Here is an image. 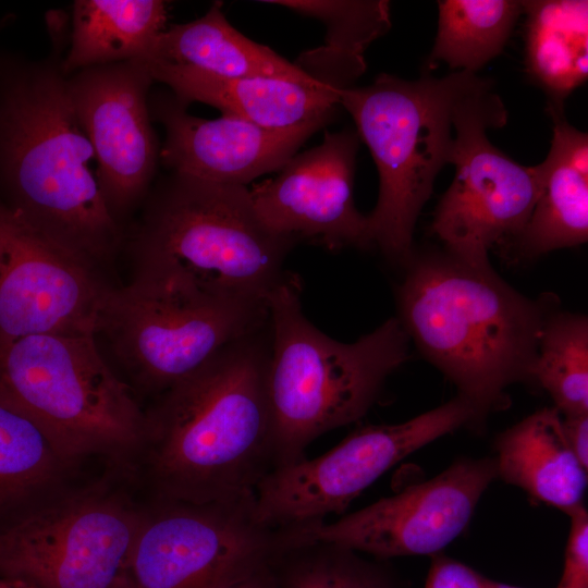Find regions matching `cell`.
I'll return each instance as SVG.
<instances>
[{
	"instance_id": "obj_17",
	"label": "cell",
	"mask_w": 588,
	"mask_h": 588,
	"mask_svg": "<svg viewBox=\"0 0 588 588\" xmlns=\"http://www.w3.org/2000/svg\"><path fill=\"white\" fill-rule=\"evenodd\" d=\"M148 103L151 119L164 128L159 158L170 172L241 186L279 171L336 113L331 110L278 130L225 114L213 120L195 117L169 89L150 93Z\"/></svg>"
},
{
	"instance_id": "obj_25",
	"label": "cell",
	"mask_w": 588,
	"mask_h": 588,
	"mask_svg": "<svg viewBox=\"0 0 588 588\" xmlns=\"http://www.w3.org/2000/svg\"><path fill=\"white\" fill-rule=\"evenodd\" d=\"M434 45L427 61L476 74L500 54L523 13L522 1L441 0Z\"/></svg>"
},
{
	"instance_id": "obj_34",
	"label": "cell",
	"mask_w": 588,
	"mask_h": 588,
	"mask_svg": "<svg viewBox=\"0 0 588 588\" xmlns=\"http://www.w3.org/2000/svg\"><path fill=\"white\" fill-rule=\"evenodd\" d=\"M486 588H518V587H514V586L492 581V580L486 578Z\"/></svg>"
},
{
	"instance_id": "obj_24",
	"label": "cell",
	"mask_w": 588,
	"mask_h": 588,
	"mask_svg": "<svg viewBox=\"0 0 588 588\" xmlns=\"http://www.w3.org/2000/svg\"><path fill=\"white\" fill-rule=\"evenodd\" d=\"M526 13V66L532 79L563 108L565 98L588 76V2L522 1Z\"/></svg>"
},
{
	"instance_id": "obj_30",
	"label": "cell",
	"mask_w": 588,
	"mask_h": 588,
	"mask_svg": "<svg viewBox=\"0 0 588 588\" xmlns=\"http://www.w3.org/2000/svg\"><path fill=\"white\" fill-rule=\"evenodd\" d=\"M275 553L242 564L206 588H280L273 565Z\"/></svg>"
},
{
	"instance_id": "obj_4",
	"label": "cell",
	"mask_w": 588,
	"mask_h": 588,
	"mask_svg": "<svg viewBox=\"0 0 588 588\" xmlns=\"http://www.w3.org/2000/svg\"><path fill=\"white\" fill-rule=\"evenodd\" d=\"M301 293L299 278L287 272L267 297L274 469L304 460L306 448L323 433L359 420L408 358L409 338L397 318L342 343L307 320Z\"/></svg>"
},
{
	"instance_id": "obj_2",
	"label": "cell",
	"mask_w": 588,
	"mask_h": 588,
	"mask_svg": "<svg viewBox=\"0 0 588 588\" xmlns=\"http://www.w3.org/2000/svg\"><path fill=\"white\" fill-rule=\"evenodd\" d=\"M268 326L162 393L148 415L149 462L164 500L235 502L274 469L266 389Z\"/></svg>"
},
{
	"instance_id": "obj_9",
	"label": "cell",
	"mask_w": 588,
	"mask_h": 588,
	"mask_svg": "<svg viewBox=\"0 0 588 588\" xmlns=\"http://www.w3.org/2000/svg\"><path fill=\"white\" fill-rule=\"evenodd\" d=\"M506 122V108L492 83L478 77L455 109V175L432 221L444 249L469 262L489 264L493 247L514 245L540 194L539 164L516 162L487 137L489 128Z\"/></svg>"
},
{
	"instance_id": "obj_10",
	"label": "cell",
	"mask_w": 588,
	"mask_h": 588,
	"mask_svg": "<svg viewBox=\"0 0 588 588\" xmlns=\"http://www.w3.org/2000/svg\"><path fill=\"white\" fill-rule=\"evenodd\" d=\"M480 416L456 396L404 422L362 428L324 454L271 470L254 497L257 522L274 530L318 525L341 514L400 461Z\"/></svg>"
},
{
	"instance_id": "obj_33",
	"label": "cell",
	"mask_w": 588,
	"mask_h": 588,
	"mask_svg": "<svg viewBox=\"0 0 588 588\" xmlns=\"http://www.w3.org/2000/svg\"><path fill=\"white\" fill-rule=\"evenodd\" d=\"M27 583L22 579L0 576V588H26Z\"/></svg>"
},
{
	"instance_id": "obj_28",
	"label": "cell",
	"mask_w": 588,
	"mask_h": 588,
	"mask_svg": "<svg viewBox=\"0 0 588 588\" xmlns=\"http://www.w3.org/2000/svg\"><path fill=\"white\" fill-rule=\"evenodd\" d=\"M60 460L37 425L0 397V506L47 482Z\"/></svg>"
},
{
	"instance_id": "obj_7",
	"label": "cell",
	"mask_w": 588,
	"mask_h": 588,
	"mask_svg": "<svg viewBox=\"0 0 588 588\" xmlns=\"http://www.w3.org/2000/svg\"><path fill=\"white\" fill-rule=\"evenodd\" d=\"M93 334L46 333L0 344V397L28 417L62 460L147 441L149 421Z\"/></svg>"
},
{
	"instance_id": "obj_27",
	"label": "cell",
	"mask_w": 588,
	"mask_h": 588,
	"mask_svg": "<svg viewBox=\"0 0 588 588\" xmlns=\"http://www.w3.org/2000/svg\"><path fill=\"white\" fill-rule=\"evenodd\" d=\"M273 565L280 588H391L356 552L329 543L286 539Z\"/></svg>"
},
{
	"instance_id": "obj_3",
	"label": "cell",
	"mask_w": 588,
	"mask_h": 588,
	"mask_svg": "<svg viewBox=\"0 0 588 588\" xmlns=\"http://www.w3.org/2000/svg\"><path fill=\"white\" fill-rule=\"evenodd\" d=\"M396 296L409 340L483 418L506 389L530 379L548 313L489 264L444 252L416 254Z\"/></svg>"
},
{
	"instance_id": "obj_20",
	"label": "cell",
	"mask_w": 588,
	"mask_h": 588,
	"mask_svg": "<svg viewBox=\"0 0 588 588\" xmlns=\"http://www.w3.org/2000/svg\"><path fill=\"white\" fill-rule=\"evenodd\" d=\"M495 446L497 478L566 515L583 505L588 470L572 452L555 407L539 409L512 426L498 437Z\"/></svg>"
},
{
	"instance_id": "obj_16",
	"label": "cell",
	"mask_w": 588,
	"mask_h": 588,
	"mask_svg": "<svg viewBox=\"0 0 588 588\" xmlns=\"http://www.w3.org/2000/svg\"><path fill=\"white\" fill-rule=\"evenodd\" d=\"M357 132H326L320 145L293 156L250 189L254 208L272 232L329 250L373 247L367 216L354 204Z\"/></svg>"
},
{
	"instance_id": "obj_12",
	"label": "cell",
	"mask_w": 588,
	"mask_h": 588,
	"mask_svg": "<svg viewBox=\"0 0 588 588\" xmlns=\"http://www.w3.org/2000/svg\"><path fill=\"white\" fill-rule=\"evenodd\" d=\"M164 501L163 507L144 517L120 588H206L284 543L281 530L257 522L254 498Z\"/></svg>"
},
{
	"instance_id": "obj_19",
	"label": "cell",
	"mask_w": 588,
	"mask_h": 588,
	"mask_svg": "<svg viewBox=\"0 0 588 588\" xmlns=\"http://www.w3.org/2000/svg\"><path fill=\"white\" fill-rule=\"evenodd\" d=\"M549 112L553 138L539 163L540 194L515 243L529 258L588 240V136L565 120L563 108L549 105Z\"/></svg>"
},
{
	"instance_id": "obj_13",
	"label": "cell",
	"mask_w": 588,
	"mask_h": 588,
	"mask_svg": "<svg viewBox=\"0 0 588 588\" xmlns=\"http://www.w3.org/2000/svg\"><path fill=\"white\" fill-rule=\"evenodd\" d=\"M111 289L0 199V344L46 333L96 335Z\"/></svg>"
},
{
	"instance_id": "obj_1",
	"label": "cell",
	"mask_w": 588,
	"mask_h": 588,
	"mask_svg": "<svg viewBox=\"0 0 588 588\" xmlns=\"http://www.w3.org/2000/svg\"><path fill=\"white\" fill-rule=\"evenodd\" d=\"M46 24L45 58L0 51V199L98 270L118 254L125 232L105 201L62 69L70 16L51 11Z\"/></svg>"
},
{
	"instance_id": "obj_5",
	"label": "cell",
	"mask_w": 588,
	"mask_h": 588,
	"mask_svg": "<svg viewBox=\"0 0 588 588\" xmlns=\"http://www.w3.org/2000/svg\"><path fill=\"white\" fill-rule=\"evenodd\" d=\"M130 238L135 274L254 303L285 278L295 241L259 219L249 188L170 172L154 182Z\"/></svg>"
},
{
	"instance_id": "obj_23",
	"label": "cell",
	"mask_w": 588,
	"mask_h": 588,
	"mask_svg": "<svg viewBox=\"0 0 588 588\" xmlns=\"http://www.w3.org/2000/svg\"><path fill=\"white\" fill-rule=\"evenodd\" d=\"M326 26L322 47L304 52L296 61L314 79L336 89L352 87L366 70L364 52L391 28L385 0H268Z\"/></svg>"
},
{
	"instance_id": "obj_15",
	"label": "cell",
	"mask_w": 588,
	"mask_h": 588,
	"mask_svg": "<svg viewBox=\"0 0 588 588\" xmlns=\"http://www.w3.org/2000/svg\"><path fill=\"white\" fill-rule=\"evenodd\" d=\"M66 83L105 201L123 226L147 197L160 162L148 103L155 81L137 59L77 71Z\"/></svg>"
},
{
	"instance_id": "obj_8",
	"label": "cell",
	"mask_w": 588,
	"mask_h": 588,
	"mask_svg": "<svg viewBox=\"0 0 588 588\" xmlns=\"http://www.w3.org/2000/svg\"><path fill=\"white\" fill-rule=\"evenodd\" d=\"M268 324L267 303L219 297L164 278L134 274L111 289L97 334L150 390L163 393L232 343Z\"/></svg>"
},
{
	"instance_id": "obj_14",
	"label": "cell",
	"mask_w": 588,
	"mask_h": 588,
	"mask_svg": "<svg viewBox=\"0 0 588 588\" xmlns=\"http://www.w3.org/2000/svg\"><path fill=\"white\" fill-rule=\"evenodd\" d=\"M497 479L494 457L461 458L439 475L331 523L284 530L289 540L378 558L434 554L458 537Z\"/></svg>"
},
{
	"instance_id": "obj_31",
	"label": "cell",
	"mask_w": 588,
	"mask_h": 588,
	"mask_svg": "<svg viewBox=\"0 0 588 588\" xmlns=\"http://www.w3.org/2000/svg\"><path fill=\"white\" fill-rule=\"evenodd\" d=\"M425 588H486V578L456 560L434 555Z\"/></svg>"
},
{
	"instance_id": "obj_18",
	"label": "cell",
	"mask_w": 588,
	"mask_h": 588,
	"mask_svg": "<svg viewBox=\"0 0 588 588\" xmlns=\"http://www.w3.org/2000/svg\"><path fill=\"white\" fill-rule=\"evenodd\" d=\"M155 82L182 102H204L222 114L268 128H289L338 109L339 90L265 77H223L198 69L144 60Z\"/></svg>"
},
{
	"instance_id": "obj_35",
	"label": "cell",
	"mask_w": 588,
	"mask_h": 588,
	"mask_svg": "<svg viewBox=\"0 0 588 588\" xmlns=\"http://www.w3.org/2000/svg\"><path fill=\"white\" fill-rule=\"evenodd\" d=\"M26 583H27V581H26ZM26 588H38V587H36V586H34V585L27 583V587H26Z\"/></svg>"
},
{
	"instance_id": "obj_32",
	"label": "cell",
	"mask_w": 588,
	"mask_h": 588,
	"mask_svg": "<svg viewBox=\"0 0 588 588\" xmlns=\"http://www.w3.org/2000/svg\"><path fill=\"white\" fill-rule=\"evenodd\" d=\"M562 422L572 452L588 470V414L567 415Z\"/></svg>"
},
{
	"instance_id": "obj_29",
	"label": "cell",
	"mask_w": 588,
	"mask_h": 588,
	"mask_svg": "<svg viewBox=\"0 0 588 588\" xmlns=\"http://www.w3.org/2000/svg\"><path fill=\"white\" fill-rule=\"evenodd\" d=\"M568 516L571 527L556 588H588V513L580 505Z\"/></svg>"
},
{
	"instance_id": "obj_21",
	"label": "cell",
	"mask_w": 588,
	"mask_h": 588,
	"mask_svg": "<svg viewBox=\"0 0 588 588\" xmlns=\"http://www.w3.org/2000/svg\"><path fill=\"white\" fill-rule=\"evenodd\" d=\"M143 59L189 66L223 77L322 84L269 47L241 34L226 20L221 2H215L199 19L167 27Z\"/></svg>"
},
{
	"instance_id": "obj_26",
	"label": "cell",
	"mask_w": 588,
	"mask_h": 588,
	"mask_svg": "<svg viewBox=\"0 0 588 588\" xmlns=\"http://www.w3.org/2000/svg\"><path fill=\"white\" fill-rule=\"evenodd\" d=\"M530 379L550 394L563 415L588 414V319L573 313L548 315Z\"/></svg>"
},
{
	"instance_id": "obj_22",
	"label": "cell",
	"mask_w": 588,
	"mask_h": 588,
	"mask_svg": "<svg viewBox=\"0 0 588 588\" xmlns=\"http://www.w3.org/2000/svg\"><path fill=\"white\" fill-rule=\"evenodd\" d=\"M70 16L64 74L145 58L167 28L161 0H76Z\"/></svg>"
},
{
	"instance_id": "obj_6",
	"label": "cell",
	"mask_w": 588,
	"mask_h": 588,
	"mask_svg": "<svg viewBox=\"0 0 588 588\" xmlns=\"http://www.w3.org/2000/svg\"><path fill=\"white\" fill-rule=\"evenodd\" d=\"M479 76L457 71L406 81L381 73L372 84L339 90L379 173V195L367 216L373 247L405 266L419 213L441 169L452 163L455 109Z\"/></svg>"
},
{
	"instance_id": "obj_11",
	"label": "cell",
	"mask_w": 588,
	"mask_h": 588,
	"mask_svg": "<svg viewBox=\"0 0 588 588\" xmlns=\"http://www.w3.org/2000/svg\"><path fill=\"white\" fill-rule=\"evenodd\" d=\"M143 519L101 498L42 509L0 531V576L38 588H120Z\"/></svg>"
}]
</instances>
